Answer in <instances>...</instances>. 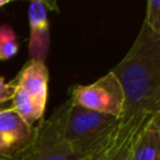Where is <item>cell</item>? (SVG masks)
Listing matches in <instances>:
<instances>
[{
  "label": "cell",
  "mask_w": 160,
  "mask_h": 160,
  "mask_svg": "<svg viewBox=\"0 0 160 160\" xmlns=\"http://www.w3.org/2000/svg\"><path fill=\"white\" fill-rule=\"evenodd\" d=\"M111 72L125 94L121 120L160 111V36L146 25H141L130 50Z\"/></svg>",
  "instance_id": "6da1fadb"
},
{
  "label": "cell",
  "mask_w": 160,
  "mask_h": 160,
  "mask_svg": "<svg viewBox=\"0 0 160 160\" xmlns=\"http://www.w3.org/2000/svg\"><path fill=\"white\" fill-rule=\"evenodd\" d=\"M70 100L61 102L48 119H41L32 128L30 142L19 152L0 160H82L106 145L119 131L121 122L99 135L88 140L66 141L65 124Z\"/></svg>",
  "instance_id": "7a4b0ae2"
},
{
  "label": "cell",
  "mask_w": 160,
  "mask_h": 160,
  "mask_svg": "<svg viewBox=\"0 0 160 160\" xmlns=\"http://www.w3.org/2000/svg\"><path fill=\"white\" fill-rule=\"evenodd\" d=\"M70 101L74 105L121 119L125 108V94L116 76L109 71L92 84L72 86Z\"/></svg>",
  "instance_id": "3957f363"
},
{
  "label": "cell",
  "mask_w": 160,
  "mask_h": 160,
  "mask_svg": "<svg viewBox=\"0 0 160 160\" xmlns=\"http://www.w3.org/2000/svg\"><path fill=\"white\" fill-rule=\"evenodd\" d=\"M120 122L121 119L74 105L70 101L65 124V140H88L116 128Z\"/></svg>",
  "instance_id": "277c9868"
},
{
  "label": "cell",
  "mask_w": 160,
  "mask_h": 160,
  "mask_svg": "<svg viewBox=\"0 0 160 160\" xmlns=\"http://www.w3.org/2000/svg\"><path fill=\"white\" fill-rule=\"evenodd\" d=\"M32 128L14 109L0 111V158H9L22 150L32 138Z\"/></svg>",
  "instance_id": "5b68a950"
},
{
  "label": "cell",
  "mask_w": 160,
  "mask_h": 160,
  "mask_svg": "<svg viewBox=\"0 0 160 160\" xmlns=\"http://www.w3.org/2000/svg\"><path fill=\"white\" fill-rule=\"evenodd\" d=\"M49 2L34 0L29 5V55L34 61H42L50 48V26L48 19Z\"/></svg>",
  "instance_id": "8992f818"
},
{
  "label": "cell",
  "mask_w": 160,
  "mask_h": 160,
  "mask_svg": "<svg viewBox=\"0 0 160 160\" xmlns=\"http://www.w3.org/2000/svg\"><path fill=\"white\" fill-rule=\"evenodd\" d=\"M12 82L15 88L24 90L41 109L45 110L49 85V71L45 62L30 60L22 66L16 78L12 79Z\"/></svg>",
  "instance_id": "52a82bcc"
},
{
  "label": "cell",
  "mask_w": 160,
  "mask_h": 160,
  "mask_svg": "<svg viewBox=\"0 0 160 160\" xmlns=\"http://www.w3.org/2000/svg\"><path fill=\"white\" fill-rule=\"evenodd\" d=\"M154 115L139 114L129 120H122L120 132L104 160H129L131 145L138 134L149 124Z\"/></svg>",
  "instance_id": "ba28073f"
},
{
  "label": "cell",
  "mask_w": 160,
  "mask_h": 160,
  "mask_svg": "<svg viewBox=\"0 0 160 160\" xmlns=\"http://www.w3.org/2000/svg\"><path fill=\"white\" fill-rule=\"evenodd\" d=\"M150 121L135 138L129 160H160V132Z\"/></svg>",
  "instance_id": "9c48e42d"
},
{
  "label": "cell",
  "mask_w": 160,
  "mask_h": 160,
  "mask_svg": "<svg viewBox=\"0 0 160 160\" xmlns=\"http://www.w3.org/2000/svg\"><path fill=\"white\" fill-rule=\"evenodd\" d=\"M11 101H12V109L29 125L34 126L35 122H39L42 119L45 110L41 109L35 102V100L31 96H29L24 90L15 88Z\"/></svg>",
  "instance_id": "30bf717a"
},
{
  "label": "cell",
  "mask_w": 160,
  "mask_h": 160,
  "mask_svg": "<svg viewBox=\"0 0 160 160\" xmlns=\"http://www.w3.org/2000/svg\"><path fill=\"white\" fill-rule=\"evenodd\" d=\"M19 51L18 38L11 26L0 25V60H9Z\"/></svg>",
  "instance_id": "8fae6325"
},
{
  "label": "cell",
  "mask_w": 160,
  "mask_h": 160,
  "mask_svg": "<svg viewBox=\"0 0 160 160\" xmlns=\"http://www.w3.org/2000/svg\"><path fill=\"white\" fill-rule=\"evenodd\" d=\"M142 24L160 36V0H149L146 2V14Z\"/></svg>",
  "instance_id": "7c38bea8"
},
{
  "label": "cell",
  "mask_w": 160,
  "mask_h": 160,
  "mask_svg": "<svg viewBox=\"0 0 160 160\" xmlns=\"http://www.w3.org/2000/svg\"><path fill=\"white\" fill-rule=\"evenodd\" d=\"M14 91H15V85H14L12 80L6 82L5 79L0 76V102L11 100Z\"/></svg>",
  "instance_id": "4fadbf2b"
},
{
  "label": "cell",
  "mask_w": 160,
  "mask_h": 160,
  "mask_svg": "<svg viewBox=\"0 0 160 160\" xmlns=\"http://www.w3.org/2000/svg\"><path fill=\"white\" fill-rule=\"evenodd\" d=\"M121 124H122V120H121ZM120 129H121V125H120ZM120 129H119V131H118V134L106 144V145H104L102 148H100L98 151H95V152H92L91 155H89L88 158H85V159H82V160H104V158L106 156V154L109 152V150H110V148L112 146V144L115 142V140H116V138H118V135H119V132H120Z\"/></svg>",
  "instance_id": "5bb4252c"
},
{
  "label": "cell",
  "mask_w": 160,
  "mask_h": 160,
  "mask_svg": "<svg viewBox=\"0 0 160 160\" xmlns=\"http://www.w3.org/2000/svg\"><path fill=\"white\" fill-rule=\"evenodd\" d=\"M150 124L160 132V111H158L152 118H151V121H150Z\"/></svg>",
  "instance_id": "9a60e30c"
},
{
  "label": "cell",
  "mask_w": 160,
  "mask_h": 160,
  "mask_svg": "<svg viewBox=\"0 0 160 160\" xmlns=\"http://www.w3.org/2000/svg\"><path fill=\"white\" fill-rule=\"evenodd\" d=\"M9 109H12V101H11V100H9V101H4V102H0V111L9 110Z\"/></svg>",
  "instance_id": "2e32d148"
},
{
  "label": "cell",
  "mask_w": 160,
  "mask_h": 160,
  "mask_svg": "<svg viewBox=\"0 0 160 160\" xmlns=\"http://www.w3.org/2000/svg\"><path fill=\"white\" fill-rule=\"evenodd\" d=\"M6 4H9V0H0V8L5 6Z\"/></svg>",
  "instance_id": "e0dca14e"
}]
</instances>
